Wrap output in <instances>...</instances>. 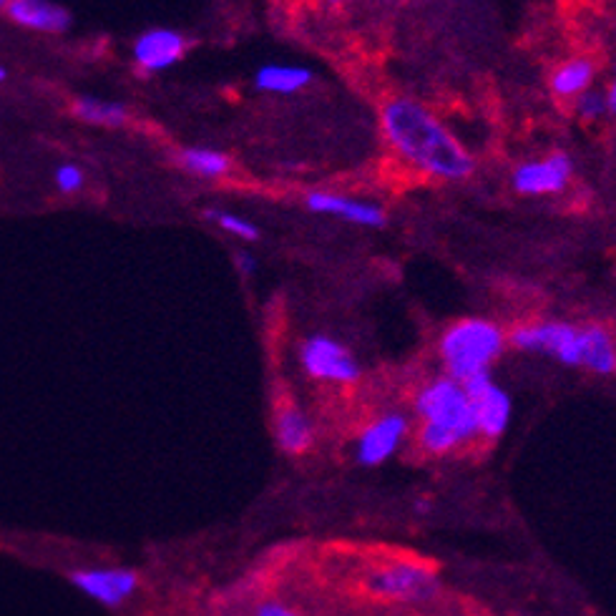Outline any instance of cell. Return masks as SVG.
Returning <instances> with one entry per match:
<instances>
[{"label":"cell","mask_w":616,"mask_h":616,"mask_svg":"<svg viewBox=\"0 0 616 616\" xmlns=\"http://www.w3.org/2000/svg\"><path fill=\"white\" fill-rule=\"evenodd\" d=\"M596 78V66L589 58H571V61L561 63L554 73H551V94L559 99H576L584 91H589L591 83Z\"/></svg>","instance_id":"2e32d148"},{"label":"cell","mask_w":616,"mask_h":616,"mask_svg":"<svg viewBox=\"0 0 616 616\" xmlns=\"http://www.w3.org/2000/svg\"><path fill=\"white\" fill-rule=\"evenodd\" d=\"M187 48L189 41L179 31L151 28V31H144L136 38L131 56H134V66L141 73H161L182 61Z\"/></svg>","instance_id":"8fae6325"},{"label":"cell","mask_w":616,"mask_h":616,"mask_svg":"<svg viewBox=\"0 0 616 616\" xmlns=\"http://www.w3.org/2000/svg\"><path fill=\"white\" fill-rule=\"evenodd\" d=\"M380 126L393 151L423 174L443 182H461L476 169L473 156L463 149L461 141L415 99L393 96L385 101L380 109Z\"/></svg>","instance_id":"6da1fadb"},{"label":"cell","mask_w":616,"mask_h":616,"mask_svg":"<svg viewBox=\"0 0 616 616\" xmlns=\"http://www.w3.org/2000/svg\"><path fill=\"white\" fill-rule=\"evenodd\" d=\"M413 410L420 418L415 446L425 456H453L478 440L471 398H468L463 383L448 378V375H440V378L420 385L413 398Z\"/></svg>","instance_id":"7a4b0ae2"},{"label":"cell","mask_w":616,"mask_h":616,"mask_svg":"<svg viewBox=\"0 0 616 616\" xmlns=\"http://www.w3.org/2000/svg\"><path fill=\"white\" fill-rule=\"evenodd\" d=\"M204 219L212 222L214 227L222 229V232L242 239V242H257L259 239L257 224L249 222V219H244V217H239V214L227 212V209H214V207L207 209V212H204Z\"/></svg>","instance_id":"d6986e66"},{"label":"cell","mask_w":616,"mask_h":616,"mask_svg":"<svg viewBox=\"0 0 616 616\" xmlns=\"http://www.w3.org/2000/svg\"><path fill=\"white\" fill-rule=\"evenodd\" d=\"M275 443L285 456L300 458L315 446V425L305 410L292 400L275 408Z\"/></svg>","instance_id":"4fadbf2b"},{"label":"cell","mask_w":616,"mask_h":616,"mask_svg":"<svg viewBox=\"0 0 616 616\" xmlns=\"http://www.w3.org/2000/svg\"><path fill=\"white\" fill-rule=\"evenodd\" d=\"M6 76H8V71L3 66H0V81H6Z\"/></svg>","instance_id":"d4e9b609"},{"label":"cell","mask_w":616,"mask_h":616,"mask_svg":"<svg viewBox=\"0 0 616 616\" xmlns=\"http://www.w3.org/2000/svg\"><path fill=\"white\" fill-rule=\"evenodd\" d=\"M249 616H310V614L302 611L300 606L280 599V596H264V599H259L257 604L252 606V614Z\"/></svg>","instance_id":"44dd1931"},{"label":"cell","mask_w":616,"mask_h":616,"mask_svg":"<svg viewBox=\"0 0 616 616\" xmlns=\"http://www.w3.org/2000/svg\"><path fill=\"white\" fill-rule=\"evenodd\" d=\"M300 365L317 383L355 385L363 378V368L350 347L330 335L305 337L300 345Z\"/></svg>","instance_id":"8992f818"},{"label":"cell","mask_w":616,"mask_h":616,"mask_svg":"<svg viewBox=\"0 0 616 616\" xmlns=\"http://www.w3.org/2000/svg\"><path fill=\"white\" fill-rule=\"evenodd\" d=\"M606 104H609V111L616 116V73H614V83H611L609 94H606Z\"/></svg>","instance_id":"cb8c5ba5"},{"label":"cell","mask_w":616,"mask_h":616,"mask_svg":"<svg viewBox=\"0 0 616 616\" xmlns=\"http://www.w3.org/2000/svg\"><path fill=\"white\" fill-rule=\"evenodd\" d=\"M574 109L579 114V119L584 121H596L609 111V104H606V94L596 91V88H589L581 96L574 99Z\"/></svg>","instance_id":"ffe728a7"},{"label":"cell","mask_w":616,"mask_h":616,"mask_svg":"<svg viewBox=\"0 0 616 616\" xmlns=\"http://www.w3.org/2000/svg\"><path fill=\"white\" fill-rule=\"evenodd\" d=\"M73 116L81 119L83 124L91 126H124L129 121V109H126L121 101H109V99H96V96H81L73 104Z\"/></svg>","instance_id":"e0dca14e"},{"label":"cell","mask_w":616,"mask_h":616,"mask_svg":"<svg viewBox=\"0 0 616 616\" xmlns=\"http://www.w3.org/2000/svg\"><path fill=\"white\" fill-rule=\"evenodd\" d=\"M360 591L388 604H425L440 591V579L428 561L373 559L355 576Z\"/></svg>","instance_id":"5b68a950"},{"label":"cell","mask_w":616,"mask_h":616,"mask_svg":"<svg viewBox=\"0 0 616 616\" xmlns=\"http://www.w3.org/2000/svg\"><path fill=\"white\" fill-rule=\"evenodd\" d=\"M468 398H471L473 415H476L478 438L486 443H496L508 428L511 420V398L506 390L493 380L491 373L476 375L463 383Z\"/></svg>","instance_id":"ba28073f"},{"label":"cell","mask_w":616,"mask_h":616,"mask_svg":"<svg viewBox=\"0 0 616 616\" xmlns=\"http://www.w3.org/2000/svg\"><path fill=\"white\" fill-rule=\"evenodd\" d=\"M312 71L305 66H287V63H270L254 73V88L262 94L290 96L310 86Z\"/></svg>","instance_id":"9a60e30c"},{"label":"cell","mask_w":616,"mask_h":616,"mask_svg":"<svg viewBox=\"0 0 616 616\" xmlns=\"http://www.w3.org/2000/svg\"><path fill=\"white\" fill-rule=\"evenodd\" d=\"M53 179H56V187L61 194H76L81 192L83 184H86V174H83V169L78 164H61L56 169V174H53Z\"/></svg>","instance_id":"7402d4cb"},{"label":"cell","mask_w":616,"mask_h":616,"mask_svg":"<svg viewBox=\"0 0 616 616\" xmlns=\"http://www.w3.org/2000/svg\"><path fill=\"white\" fill-rule=\"evenodd\" d=\"M327 3H347V0H327Z\"/></svg>","instance_id":"484cf974"},{"label":"cell","mask_w":616,"mask_h":616,"mask_svg":"<svg viewBox=\"0 0 616 616\" xmlns=\"http://www.w3.org/2000/svg\"><path fill=\"white\" fill-rule=\"evenodd\" d=\"M6 3H8V0H0V8H6Z\"/></svg>","instance_id":"4316f807"},{"label":"cell","mask_w":616,"mask_h":616,"mask_svg":"<svg viewBox=\"0 0 616 616\" xmlns=\"http://www.w3.org/2000/svg\"><path fill=\"white\" fill-rule=\"evenodd\" d=\"M410 435V418L398 410L378 415L370 420L355 438V461L365 468L383 466L388 458L400 451Z\"/></svg>","instance_id":"52a82bcc"},{"label":"cell","mask_w":616,"mask_h":616,"mask_svg":"<svg viewBox=\"0 0 616 616\" xmlns=\"http://www.w3.org/2000/svg\"><path fill=\"white\" fill-rule=\"evenodd\" d=\"M508 335L503 327L483 317H468L448 327L438 340L440 363L448 378L466 383L476 375L491 373L493 363L506 350Z\"/></svg>","instance_id":"277c9868"},{"label":"cell","mask_w":616,"mask_h":616,"mask_svg":"<svg viewBox=\"0 0 616 616\" xmlns=\"http://www.w3.org/2000/svg\"><path fill=\"white\" fill-rule=\"evenodd\" d=\"M6 13L16 26L36 33H66L73 18L53 0H8Z\"/></svg>","instance_id":"5bb4252c"},{"label":"cell","mask_w":616,"mask_h":616,"mask_svg":"<svg viewBox=\"0 0 616 616\" xmlns=\"http://www.w3.org/2000/svg\"><path fill=\"white\" fill-rule=\"evenodd\" d=\"M574 174V161L564 151L544 156V159L523 161L516 166L511 184L523 197H544V194H559L569 187Z\"/></svg>","instance_id":"30bf717a"},{"label":"cell","mask_w":616,"mask_h":616,"mask_svg":"<svg viewBox=\"0 0 616 616\" xmlns=\"http://www.w3.org/2000/svg\"><path fill=\"white\" fill-rule=\"evenodd\" d=\"M305 207L315 214H325V217H337L342 222L360 224V227L380 229L385 227L388 217H385L383 207L375 202H365V199L342 197V194L330 192H310L305 197Z\"/></svg>","instance_id":"7c38bea8"},{"label":"cell","mask_w":616,"mask_h":616,"mask_svg":"<svg viewBox=\"0 0 616 616\" xmlns=\"http://www.w3.org/2000/svg\"><path fill=\"white\" fill-rule=\"evenodd\" d=\"M68 581L104 606H121L136 594L141 576L129 566H99V569H78L68 574Z\"/></svg>","instance_id":"9c48e42d"},{"label":"cell","mask_w":616,"mask_h":616,"mask_svg":"<svg viewBox=\"0 0 616 616\" xmlns=\"http://www.w3.org/2000/svg\"><path fill=\"white\" fill-rule=\"evenodd\" d=\"M234 262H237L239 275L252 277L254 272H257V257H254L252 252H247V249H239V252L234 254Z\"/></svg>","instance_id":"603a6c76"},{"label":"cell","mask_w":616,"mask_h":616,"mask_svg":"<svg viewBox=\"0 0 616 616\" xmlns=\"http://www.w3.org/2000/svg\"><path fill=\"white\" fill-rule=\"evenodd\" d=\"M179 164L184 171L202 179H219L232 171V159L224 151L204 149V146H189L179 151Z\"/></svg>","instance_id":"ac0fdd59"},{"label":"cell","mask_w":616,"mask_h":616,"mask_svg":"<svg viewBox=\"0 0 616 616\" xmlns=\"http://www.w3.org/2000/svg\"><path fill=\"white\" fill-rule=\"evenodd\" d=\"M516 350L539 352L569 368H584L594 375L616 373V340L601 325H571L544 320L521 325L508 335Z\"/></svg>","instance_id":"3957f363"}]
</instances>
